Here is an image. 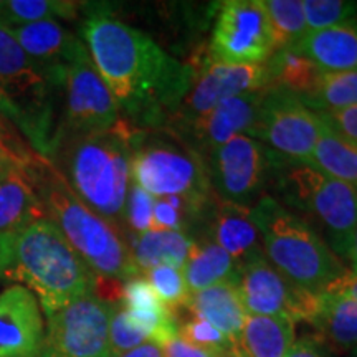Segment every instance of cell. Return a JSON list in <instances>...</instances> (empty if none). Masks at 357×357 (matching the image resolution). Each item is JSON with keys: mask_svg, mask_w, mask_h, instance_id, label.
Instances as JSON below:
<instances>
[{"mask_svg": "<svg viewBox=\"0 0 357 357\" xmlns=\"http://www.w3.org/2000/svg\"><path fill=\"white\" fill-rule=\"evenodd\" d=\"M88 53L132 128L164 129L194 83L195 68L169 56L141 30L93 13L83 25Z\"/></svg>", "mask_w": 357, "mask_h": 357, "instance_id": "1", "label": "cell"}, {"mask_svg": "<svg viewBox=\"0 0 357 357\" xmlns=\"http://www.w3.org/2000/svg\"><path fill=\"white\" fill-rule=\"evenodd\" d=\"M134 132L136 128L121 118L106 131L66 137L52 159L63 164L58 171L78 199L118 230L126 229Z\"/></svg>", "mask_w": 357, "mask_h": 357, "instance_id": "2", "label": "cell"}, {"mask_svg": "<svg viewBox=\"0 0 357 357\" xmlns=\"http://www.w3.org/2000/svg\"><path fill=\"white\" fill-rule=\"evenodd\" d=\"M32 171L45 215L98 278L126 281L141 275L121 230L79 200L55 164L37 158Z\"/></svg>", "mask_w": 357, "mask_h": 357, "instance_id": "3", "label": "cell"}, {"mask_svg": "<svg viewBox=\"0 0 357 357\" xmlns=\"http://www.w3.org/2000/svg\"><path fill=\"white\" fill-rule=\"evenodd\" d=\"M3 275L26 284L40 300L45 316L96 293L98 288V276L47 217L17 238Z\"/></svg>", "mask_w": 357, "mask_h": 357, "instance_id": "4", "label": "cell"}, {"mask_svg": "<svg viewBox=\"0 0 357 357\" xmlns=\"http://www.w3.org/2000/svg\"><path fill=\"white\" fill-rule=\"evenodd\" d=\"M266 260L298 287L324 293L346 266L318 230L266 194L250 208Z\"/></svg>", "mask_w": 357, "mask_h": 357, "instance_id": "5", "label": "cell"}, {"mask_svg": "<svg viewBox=\"0 0 357 357\" xmlns=\"http://www.w3.org/2000/svg\"><path fill=\"white\" fill-rule=\"evenodd\" d=\"M58 93L60 89L48 83L10 30L0 25V116L15 126L38 158L50 162L60 129Z\"/></svg>", "mask_w": 357, "mask_h": 357, "instance_id": "6", "label": "cell"}, {"mask_svg": "<svg viewBox=\"0 0 357 357\" xmlns=\"http://www.w3.org/2000/svg\"><path fill=\"white\" fill-rule=\"evenodd\" d=\"M131 181L155 199L182 197L202 208L211 207L215 199L207 160L195 147L169 129H136Z\"/></svg>", "mask_w": 357, "mask_h": 357, "instance_id": "7", "label": "cell"}, {"mask_svg": "<svg viewBox=\"0 0 357 357\" xmlns=\"http://www.w3.org/2000/svg\"><path fill=\"white\" fill-rule=\"evenodd\" d=\"M271 185L278 202L288 211L312 217L323 229L328 247L346 258L357 225V192L344 182L326 176L310 160L287 159L278 154Z\"/></svg>", "mask_w": 357, "mask_h": 357, "instance_id": "8", "label": "cell"}, {"mask_svg": "<svg viewBox=\"0 0 357 357\" xmlns=\"http://www.w3.org/2000/svg\"><path fill=\"white\" fill-rule=\"evenodd\" d=\"M212 192L217 199L252 208L273 181L278 154L238 134L205 155Z\"/></svg>", "mask_w": 357, "mask_h": 357, "instance_id": "9", "label": "cell"}, {"mask_svg": "<svg viewBox=\"0 0 357 357\" xmlns=\"http://www.w3.org/2000/svg\"><path fill=\"white\" fill-rule=\"evenodd\" d=\"M113 307V303L91 293L47 316L37 357H113L109 349Z\"/></svg>", "mask_w": 357, "mask_h": 357, "instance_id": "10", "label": "cell"}, {"mask_svg": "<svg viewBox=\"0 0 357 357\" xmlns=\"http://www.w3.org/2000/svg\"><path fill=\"white\" fill-rule=\"evenodd\" d=\"M321 128L318 113L300 98L283 89L265 88L257 119L247 136L287 159L310 160Z\"/></svg>", "mask_w": 357, "mask_h": 357, "instance_id": "11", "label": "cell"}, {"mask_svg": "<svg viewBox=\"0 0 357 357\" xmlns=\"http://www.w3.org/2000/svg\"><path fill=\"white\" fill-rule=\"evenodd\" d=\"M60 93L63 95V113L60 116L58 146L66 137L106 131L121 119L86 47L66 66Z\"/></svg>", "mask_w": 357, "mask_h": 357, "instance_id": "12", "label": "cell"}, {"mask_svg": "<svg viewBox=\"0 0 357 357\" xmlns=\"http://www.w3.org/2000/svg\"><path fill=\"white\" fill-rule=\"evenodd\" d=\"M276 42L263 0H229L218 10L211 56L227 63L265 65Z\"/></svg>", "mask_w": 357, "mask_h": 357, "instance_id": "13", "label": "cell"}, {"mask_svg": "<svg viewBox=\"0 0 357 357\" xmlns=\"http://www.w3.org/2000/svg\"><path fill=\"white\" fill-rule=\"evenodd\" d=\"M236 288L247 314L278 316L293 323H310L318 300V294L306 291L293 283L276 270L266 257L240 268L236 275Z\"/></svg>", "mask_w": 357, "mask_h": 357, "instance_id": "14", "label": "cell"}, {"mask_svg": "<svg viewBox=\"0 0 357 357\" xmlns=\"http://www.w3.org/2000/svg\"><path fill=\"white\" fill-rule=\"evenodd\" d=\"M265 88H268L266 65L227 63L211 56L195 70L189 93L166 128L181 126L208 113L218 102Z\"/></svg>", "mask_w": 357, "mask_h": 357, "instance_id": "15", "label": "cell"}, {"mask_svg": "<svg viewBox=\"0 0 357 357\" xmlns=\"http://www.w3.org/2000/svg\"><path fill=\"white\" fill-rule=\"evenodd\" d=\"M263 91L265 89L230 98L218 102L215 108L200 118L166 129L181 136L205 158L215 147L229 142L231 137L248 134L257 119Z\"/></svg>", "mask_w": 357, "mask_h": 357, "instance_id": "16", "label": "cell"}, {"mask_svg": "<svg viewBox=\"0 0 357 357\" xmlns=\"http://www.w3.org/2000/svg\"><path fill=\"white\" fill-rule=\"evenodd\" d=\"M37 296L25 287L0 293V357H37L45 324Z\"/></svg>", "mask_w": 357, "mask_h": 357, "instance_id": "17", "label": "cell"}, {"mask_svg": "<svg viewBox=\"0 0 357 357\" xmlns=\"http://www.w3.org/2000/svg\"><path fill=\"white\" fill-rule=\"evenodd\" d=\"M32 164L15 167L0 182V253L7 261H10L17 238L30 225L47 217L33 177Z\"/></svg>", "mask_w": 357, "mask_h": 357, "instance_id": "18", "label": "cell"}, {"mask_svg": "<svg viewBox=\"0 0 357 357\" xmlns=\"http://www.w3.org/2000/svg\"><path fill=\"white\" fill-rule=\"evenodd\" d=\"M10 33L48 83L61 89L66 66L84 47L82 40L71 35L56 20L15 26L10 29Z\"/></svg>", "mask_w": 357, "mask_h": 357, "instance_id": "19", "label": "cell"}, {"mask_svg": "<svg viewBox=\"0 0 357 357\" xmlns=\"http://www.w3.org/2000/svg\"><path fill=\"white\" fill-rule=\"evenodd\" d=\"M204 229V235L212 238L231 257L236 275L240 268L265 257L260 231L247 207L215 197Z\"/></svg>", "mask_w": 357, "mask_h": 357, "instance_id": "20", "label": "cell"}, {"mask_svg": "<svg viewBox=\"0 0 357 357\" xmlns=\"http://www.w3.org/2000/svg\"><path fill=\"white\" fill-rule=\"evenodd\" d=\"M293 48L323 73L357 70V22L307 32Z\"/></svg>", "mask_w": 357, "mask_h": 357, "instance_id": "21", "label": "cell"}, {"mask_svg": "<svg viewBox=\"0 0 357 357\" xmlns=\"http://www.w3.org/2000/svg\"><path fill=\"white\" fill-rule=\"evenodd\" d=\"M123 307L134 324L149 334L151 341L164 342L178 334V326L176 316L172 311L159 300V296L151 288L146 278L134 276L131 280L124 281L121 289Z\"/></svg>", "mask_w": 357, "mask_h": 357, "instance_id": "22", "label": "cell"}, {"mask_svg": "<svg viewBox=\"0 0 357 357\" xmlns=\"http://www.w3.org/2000/svg\"><path fill=\"white\" fill-rule=\"evenodd\" d=\"M187 307L195 318L211 323L236 344L247 318L236 281H222L202 291L192 293Z\"/></svg>", "mask_w": 357, "mask_h": 357, "instance_id": "23", "label": "cell"}, {"mask_svg": "<svg viewBox=\"0 0 357 357\" xmlns=\"http://www.w3.org/2000/svg\"><path fill=\"white\" fill-rule=\"evenodd\" d=\"M190 238L189 255L182 268L190 294L222 281H236V266L225 250L204 234Z\"/></svg>", "mask_w": 357, "mask_h": 357, "instance_id": "24", "label": "cell"}, {"mask_svg": "<svg viewBox=\"0 0 357 357\" xmlns=\"http://www.w3.org/2000/svg\"><path fill=\"white\" fill-rule=\"evenodd\" d=\"M310 323L319 336L339 349L357 347V301L336 293H319Z\"/></svg>", "mask_w": 357, "mask_h": 357, "instance_id": "25", "label": "cell"}, {"mask_svg": "<svg viewBox=\"0 0 357 357\" xmlns=\"http://www.w3.org/2000/svg\"><path fill=\"white\" fill-rule=\"evenodd\" d=\"M293 344V321L258 314H247L236 341V347L245 357H284Z\"/></svg>", "mask_w": 357, "mask_h": 357, "instance_id": "26", "label": "cell"}, {"mask_svg": "<svg viewBox=\"0 0 357 357\" xmlns=\"http://www.w3.org/2000/svg\"><path fill=\"white\" fill-rule=\"evenodd\" d=\"M190 242V236L182 231L151 230L131 236L129 248L139 273L162 265L182 270L189 255Z\"/></svg>", "mask_w": 357, "mask_h": 357, "instance_id": "27", "label": "cell"}, {"mask_svg": "<svg viewBox=\"0 0 357 357\" xmlns=\"http://www.w3.org/2000/svg\"><path fill=\"white\" fill-rule=\"evenodd\" d=\"M310 162L357 192V142L334 132L324 123Z\"/></svg>", "mask_w": 357, "mask_h": 357, "instance_id": "28", "label": "cell"}, {"mask_svg": "<svg viewBox=\"0 0 357 357\" xmlns=\"http://www.w3.org/2000/svg\"><path fill=\"white\" fill-rule=\"evenodd\" d=\"M265 65L268 71V88L283 89L298 98L306 96L323 73L311 60H307L293 47L278 48Z\"/></svg>", "mask_w": 357, "mask_h": 357, "instance_id": "29", "label": "cell"}, {"mask_svg": "<svg viewBox=\"0 0 357 357\" xmlns=\"http://www.w3.org/2000/svg\"><path fill=\"white\" fill-rule=\"evenodd\" d=\"M300 100L314 113H331L357 105V70L321 73L314 88Z\"/></svg>", "mask_w": 357, "mask_h": 357, "instance_id": "30", "label": "cell"}, {"mask_svg": "<svg viewBox=\"0 0 357 357\" xmlns=\"http://www.w3.org/2000/svg\"><path fill=\"white\" fill-rule=\"evenodd\" d=\"M77 8V3L56 0H7L0 2V25L10 30L35 22L55 20L56 17L66 19Z\"/></svg>", "mask_w": 357, "mask_h": 357, "instance_id": "31", "label": "cell"}, {"mask_svg": "<svg viewBox=\"0 0 357 357\" xmlns=\"http://www.w3.org/2000/svg\"><path fill=\"white\" fill-rule=\"evenodd\" d=\"M273 30L276 50L294 47L307 35L301 0H263Z\"/></svg>", "mask_w": 357, "mask_h": 357, "instance_id": "32", "label": "cell"}, {"mask_svg": "<svg viewBox=\"0 0 357 357\" xmlns=\"http://www.w3.org/2000/svg\"><path fill=\"white\" fill-rule=\"evenodd\" d=\"M310 32L356 22L357 2L346 0H301Z\"/></svg>", "mask_w": 357, "mask_h": 357, "instance_id": "33", "label": "cell"}, {"mask_svg": "<svg viewBox=\"0 0 357 357\" xmlns=\"http://www.w3.org/2000/svg\"><path fill=\"white\" fill-rule=\"evenodd\" d=\"M146 281L151 284L159 300L166 305L169 310L177 306H187L190 298V289L187 287L182 270L174 266H155L153 270L146 271Z\"/></svg>", "mask_w": 357, "mask_h": 357, "instance_id": "34", "label": "cell"}, {"mask_svg": "<svg viewBox=\"0 0 357 357\" xmlns=\"http://www.w3.org/2000/svg\"><path fill=\"white\" fill-rule=\"evenodd\" d=\"M151 341L149 334L134 324L121 305H114L109 321V349L111 356H119L134 347Z\"/></svg>", "mask_w": 357, "mask_h": 357, "instance_id": "35", "label": "cell"}, {"mask_svg": "<svg viewBox=\"0 0 357 357\" xmlns=\"http://www.w3.org/2000/svg\"><path fill=\"white\" fill-rule=\"evenodd\" d=\"M178 336L184 337L192 344L218 352V354H227V352L236 349V344L229 336H225L217 328H213L211 323L195 318V316L185 321L182 326H178Z\"/></svg>", "mask_w": 357, "mask_h": 357, "instance_id": "36", "label": "cell"}, {"mask_svg": "<svg viewBox=\"0 0 357 357\" xmlns=\"http://www.w3.org/2000/svg\"><path fill=\"white\" fill-rule=\"evenodd\" d=\"M154 200L155 197L131 182L126 200L124 223L132 236L154 230Z\"/></svg>", "mask_w": 357, "mask_h": 357, "instance_id": "37", "label": "cell"}, {"mask_svg": "<svg viewBox=\"0 0 357 357\" xmlns=\"http://www.w3.org/2000/svg\"><path fill=\"white\" fill-rule=\"evenodd\" d=\"M326 126L334 132L341 134L346 139L357 142V105L349 108L331 111V113H318Z\"/></svg>", "mask_w": 357, "mask_h": 357, "instance_id": "38", "label": "cell"}, {"mask_svg": "<svg viewBox=\"0 0 357 357\" xmlns=\"http://www.w3.org/2000/svg\"><path fill=\"white\" fill-rule=\"evenodd\" d=\"M164 357H223L225 354H218V352L204 349L192 342L185 341L184 337L174 336L162 344Z\"/></svg>", "mask_w": 357, "mask_h": 357, "instance_id": "39", "label": "cell"}, {"mask_svg": "<svg viewBox=\"0 0 357 357\" xmlns=\"http://www.w3.org/2000/svg\"><path fill=\"white\" fill-rule=\"evenodd\" d=\"M324 293L342 294V296H349L357 301V273L356 271L346 270L337 280H334L329 284V288Z\"/></svg>", "mask_w": 357, "mask_h": 357, "instance_id": "40", "label": "cell"}, {"mask_svg": "<svg viewBox=\"0 0 357 357\" xmlns=\"http://www.w3.org/2000/svg\"><path fill=\"white\" fill-rule=\"evenodd\" d=\"M284 357H328V352L323 349L321 341L311 337H303L294 341V344Z\"/></svg>", "mask_w": 357, "mask_h": 357, "instance_id": "41", "label": "cell"}, {"mask_svg": "<svg viewBox=\"0 0 357 357\" xmlns=\"http://www.w3.org/2000/svg\"><path fill=\"white\" fill-rule=\"evenodd\" d=\"M10 137H12V132L8 131V128L6 126V119L0 116V144H2L3 147H7L10 153L15 154L17 158H19L20 160H24V162H26V164H30L35 158H37V154L35 153H25V151L22 149L20 142L15 139H10Z\"/></svg>", "mask_w": 357, "mask_h": 357, "instance_id": "42", "label": "cell"}, {"mask_svg": "<svg viewBox=\"0 0 357 357\" xmlns=\"http://www.w3.org/2000/svg\"><path fill=\"white\" fill-rule=\"evenodd\" d=\"M25 164L26 162L20 160L15 154L10 153L7 147H3L2 144H0V182H2L3 178H6L8 174L13 171V169L19 167V166H25Z\"/></svg>", "mask_w": 357, "mask_h": 357, "instance_id": "43", "label": "cell"}, {"mask_svg": "<svg viewBox=\"0 0 357 357\" xmlns=\"http://www.w3.org/2000/svg\"><path fill=\"white\" fill-rule=\"evenodd\" d=\"M114 357H164L162 346L155 341H147L144 344L134 347L131 351L123 352V354Z\"/></svg>", "mask_w": 357, "mask_h": 357, "instance_id": "44", "label": "cell"}, {"mask_svg": "<svg viewBox=\"0 0 357 357\" xmlns=\"http://www.w3.org/2000/svg\"><path fill=\"white\" fill-rule=\"evenodd\" d=\"M346 260H349L351 263V271H356L357 273V225L354 229V234L351 236V242H349V247H347V255H346Z\"/></svg>", "mask_w": 357, "mask_h": 357, "instance_id": "45", "label": "cell"}, {"mask_svg": "<svg viewBox=\"0 0 357 357\" xmlns=\"http://www.w3.org/2000/svg\"><path fill=\"white\" fill-rule=\"evenodd\" d=\"M7 266H8V261L6 260V257H3L2 253H0V275H3V273H6Z\"/></svg>", "mask_w": 357, "mask_h": 357, "instance_id": "46", "label": "cell"}, {"mask_svg": "<svg viewBox=\"0 0 357 357\" xmlns=\"http://www.w3.org/2000/svg\"><path fill=\"white\" fill-rule=\"evenodd\" d=\"M223 357H245V356L242 354V352L238 351V347H236L235 351H231V352H227V354L223 356Z\"/></svg>", "mask_w": 357, "mask_h": 357, "instance_id": "47", "label": "cell"}, {"mask_svg": "<svg viewBox=\"0 0 357 357\" xmlns=\"http://www.w3.org/2000/svg\"><path fill=\"white\" fill-rule=\"evenodd\" d=\"M352 357H357V347H356L354 351H352Z\"/></svg>", "mask_w": 357, "mask_h": 357, "instance_id": "48", "label": "cell"}]
</instances>
